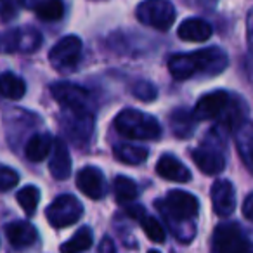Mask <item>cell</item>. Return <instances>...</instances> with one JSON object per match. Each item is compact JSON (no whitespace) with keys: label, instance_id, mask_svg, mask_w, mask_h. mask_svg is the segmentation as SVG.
Masks as SVG:
<instances>
[{"label":"cell","instance_id":"obj_1","mask_svg":"<svg viewBox=\"0 0 253 253\" xmlns=\"http://www.w3.org/2000/svg\"><path fill=\"white\" fill-rule=\"evenodd\" d=\"M158 208L179 241L189 243L196 236V225H193V220L200 211V201L194 194L173 189L167 193L163 203H158Z\"/></svg>","mask_w":253,"mask_h":253},{"label":"cell","instance_id":"obj_2","mask_svg":"<svg viewBox=\"0 0 253 253\" xmlns=\"http://www.w3.org/2000/svg\"><path fill=\"white\" fill-rule=\"evenodd\" d=\"M227 68V54L218 47H208L194 52L173 54L169 59V70L175 80H189L198 73L218 75Z\"/></svg>","mask_w":253,"mask_h":253},{"label":"cell","instance_id":"obj_3","mask_svg":"<svg viewBox=\"0 0 253 253\" xmlns=\"http://www.w3.org/2000/svg\"><path fill=\"white\" fill-rule=\"evenodd\" d=\"M113 123L118 134L126 139H134V141H156L162 135V126L158 120L153 115L134 108L120 111Z\"/></svg>","mask_w":253,"mask_h":253},{"label":"cell","instance_id":"obj_4","mask_svg":"<svg viewBox=\"0 0 253 253\" xmlns=\"http://www.w3.org/2000/svg\"><path fill=\"white\" fill-rule=\"evenodd\" d=\"M135 16L144 26L167 32L175 21V7L170 0H142L135 9Z\"/></svg>","mask_w":253,"mask_h":253},{"label":"cell","instance_id":"obj_5","mask_svg":"<svg viewBox=\"0 0 253 253\" xmlns=\"http://www.w3.org/2000/svg\"><path fill=\"white\" fill-rule=\"evenodd\" d=\"M84 215V205L73 194H61L47 207L45 217L54 229H64L77 224Z\"/></svg>","mask_w":253,"mask_h":253},{"label":"cell","instance_id":"obj_6","mask_svg":"<svg viewBox=\"0 0 253 253\" xmlns=\"http://www.w3.org/2000/svg\"><path fill=\"white\" fill-rule=\"evenodd\" d=\"M63 113L59 116L61 126L64 134L75 141V144H87L94 132V116L87 109H70L61 108Z\"/></svg>","mask_w":253,"mask_h":253},{"label":"cell","instance_id":"obj_7","mask_svg":"<svg viewBox=\"0 0 253 253\" xmlns=\"http://www.w3.org/2000/svg\"><path fill=\"white\" fill-rule=\"evenodd\" d=\"M82 56V40L77 35H66L50 49L49 61L54 70L68 73L77 68Z\"/></svg>","mask_w":253,"mask_h":253},{"label":"cell","instance_id":"obj_8","mask_svg":"<svg viewBox=\"0 0 253 253\" xmlns=\"http://www.w3.org/2000/svg\"><path fill=\"white\" fill-rule=\"evenodd\" d=\"M211 250L217 253H239L252 250V245L238 224H222L213 231Z\"/></svg>","mask_w":253,"mask_h":253},{"label":"cell","instance_id":"obj_9","mask_svg":"<svg viewBox=\"0 0 253 253\" xmlns=\"http://www.w3.org/2000/svg\"><path fill=\"white\" fill-rule=\"evenodd\" d=\"M4 52H35L42 45V35L32 26L9 30L2 39Z\"/></svg>","mask_w":253,"mask_h":253},{"label":"cell","instance_id":"obj_10","mask_svg":"<svg viewBox=\"0 0 253 253\" xmlns=\"http://www.w3.org/2000/svg\"><path fill=\"white\" fill-rule=\"evenodd\" d=\"M50 94L59 102L61 108L87 109V106H88V92L77 84L57 82V84L50 85Z\"/></svg>","mask_w":253,"mask_h":253},{"label":"cell","instance_id":"obj_11","mask_svg":"<svg viewBox=\"0 0 253 253\" xmlns=\"http://www.w3.org/2000/svg\"><path fill=\"white\" fill-rule=\"evenodd\" d=\"M229 94L225 90H213L205 94L203 97H200V101L196 102L193 109V115L198 122H205V120H211L220 116L225 109L229 108Z\"/></svg>","mask_w":253,"mask_h":253},{"label":"cell","instance_id":"obj_12","mask_svg":"<svg viewBox=\"0 0 253 253\" xmlns=\"http://www.w3.org/2000/svg\"><path fill=\"white\" fill-rule=\"evenodd\" d=\"M77 187L90 200H102L108 193L106 177L97 167H84L77 175Z\"/></svg>","mask_w":253,"mask_h":253},{"label":"cell","instance_id":"obj_13","mask_svg":"<svg viewBox=\"0 0 253 253\" xmlns=\"http://www.w3.org/2000/svg\"><path fill=\"white\" fill-rule=\"evenodd\" d=\"M194 165L207 175H215V173L222 172L225 169V158L213 144L203 142L201 146H198L193 153H191Z\"/></svg>","mask_w":253,"mask_h":253},{"label":"cell","instance_id":"obj_14","mask_svg":"<svg viewBox=\"0 0 253 253\" xmlns=\"http://www.w3.org/2000/svg\"><path fill=\"white\" fill-rule=\"evenodd\" d=\"M210 196L213 211L218 217H229L236 210V191L231 180L220 179L213 182Z\"/></svg>","mask_w":253,"mask_h":253},{"label":"cell","instance_id":"obj_15","mask_svg":"<svg viewBox=\"0 0 253 253\" xmlns=\"http://www.w3.org/2000/svg\"><path fill=\"white\" fill-rule=\"evenodd\" d=\"M236 149L241 158L243 165L253 173V122L250 120H241L236 125Z\"/></svg>","mask_w":253,"mask_h":253},{"label":"cell","instance_id":"obj_16","mask_svg":"<svg viewBox=\"0 0 253 253\" xmlns=\"http://www.w3.org/2000/svg\"><path fill=\"white\" fill-rule=\"evenodd\" d=\"M50 175L56 180H66L71 175V156L68 151V146L61 139H56L52 146L49 160Z\"/></svg>","mask_w":253,"mask_h":253},{"label":"cell","instance_id":"obj_17","mask_svg":"<svg viewBox=\"0 0 253 253\" xmlns=\"http://www.w3.org/2000/svg\"><path fill=\"white\" fill-rule=\"evenodd\" d=\"M156 173L160 177L172 182H189L191 180V172L182 162L175 158L172 155H163L162 158L156 162Z\"/></svg>","mask_w":253,"mask_h":253},{"label":"cell","instance_id":"obj_18","mask_svg":"<svg viewBox=\"0 0 253 253\" xmlns=\"http://www.w3.org/2000/svg\"><path fill=\"white\" fill-rule=\"evenodd\" d=\"M5 238L14 248H26L32 246L39 239L35 225H32L26 220H16L5 227Z\"/></svg>","mask_w":253,"mask_h":253},{"label":"cell","instance_id":"obj_19","mask_svg":"<svg viewBox=\"0 0 253 253\" xmlns=\"http://www.w3.org/2000/svg\"><path fill=\"white\" fill-rule=\"evenodd\" d=\"M177 37L184 42H207L211 37V26L200 18H187L180 23L177 30Z\"/></svg>","mask_w":253,"mask_h":253},{"label":"cell","instance_id":"obj_20","mask_svg":"<svg viewBox=\"0 0 253 253\" xmlns=\"http://www.w3.org/2000/svg\"><path fill=\"white\" fill-rule=\"evenodd\" d=\"M126 213L130 215L132 218H135V220L141 222V227L142 231H144V234L148 236L151 241L155 243H165V229H163V225L160 224L158 220H156L155 217H149V215H146V210L142 207H128L126 208Z\"/></svg>","mask_w":253,"mask_h":253},{"label":"cell","instance_id":"obj_21","mask_svg":"<svg viewBox=\"0 0 253 253\" xmlns=\"http://www.w3.org/2000/svg\"><path fill=\"white\" fill-rule=\"evenodd\" d=\"M196 122L193 111L186 108H177L170 115V128L179 139H189L196 132Z\"/></svg>","mask_w":253,"mask_h":253},{"label":"cell","instance_id":"obj_22","mask_svg":"<svg viewBox=\"0 0 253 253\" xmlns=\"http://www.w3.org/2000/svg\"><path fill=\"white\" fill-rule=\"evenodd\" d=\"M54 141L50 137V134L47 132H40V134H35L33 137H30V141L26 142L25 148V155L30 162L39 163L43 162V160L49 156V153L52 151Z\"/></svg>","mask_w":253,"mask_h":253},{"label":"cell","instance_id":"obj_23","mask_svg":"<svg viewBox=\"0 0 253 253\" xmlns=\"http://www.w3.org/2000/svg\"><path fill=\"white\" fill-rule=\"evenodd\" d=\"M115 151V156L118 162L126 163V165H139V163H144L146 158H148L149 151L142 146H135V144H116L113 148Z\"/></svg>","mask_w":253,"mask_h":253},{"label":"cell","instance_id":"obj_24","mask_svg":"<svg viewBox=\"0 0 253 253\" xmlns=\"http://www.w3.org/2000/svg\"><path fill=\"white\" fill-rule=\"evenodd\" d=\"M33 11L42 21H57L64 16L63 0H37Z\"/></svg>","mask_w":253,"mask_h":253},{"label":"cell","instance_id":"obj_25","mask_svg":"<svg viewBox=\"0 0 253 253\" xmlns=\"http://www.w3.org/2000/svg\"><path fill=\"white\" fill-rule=\"evenodd\" d=\"M113 191H115L116 201H118L120 205L130 203V201H134L139 194L137 184L125 175L115 177V180H113Z\"/></svg>","mask_w":253,"mask_h":253},{"label":"cell","instance_id":"obj_26","mask_svg":"<svg viewBox=\"0 0 253 253\" xmlns=\"http://www.w3.org/2000/svg\"><path fill=\"white\" fill-rule=\"evenodd\" d=\"M94 243V234H92L90 227H80L77 232L73 234V238L68 243L61 245V252L64 253H77V252H85L88 250Z\"/></svg>","mask_w":253,"mask_h":253},{"label":"cell","instance_id":"obj_27","mask_svg":"<svg viewBox=\"0 0 253 253\" xmlns=\"http://www.w3.org/2000/svg\"><path fill=\"white\" fill-rule=\"evenodd\" d=\"M0 84H2V95L12 99V101H18L26 94V84L23 82V78H19L18 75L11 73V71L2 73Z\"/></svg>","mask_w":253,"mask_h":253},{"label":"cell","instance_id":"obj_28","mask_svg":"<svg viewBox=\"0 0 253 253\" xmlns=\"http://www.w3.org/2000/svg\"><path fill=\"white\" fill-rule=\"evenodd\" d=\"M16 198H18L19 207L25 210V213L33 215L37 210V207H39L40 191H39V187H35V186H26V187H23L18 194H16Z\"/></svg>","mask_w":253,"mask_h":253},{"label":"cell","instance_id":"obj_29","mask_svg":"<svg viewBox=\"0 0 253 253\" xmlns=\"http://www.w3.org/2000/svg\"><path fill=\"white\" fill-rule=\"evenodd\" d=\"M132 94H134L137 99H141V101H144V102H151V101H155V99L158 97V90H156V87L148 80L135 82L134 87H132Z\"/></svg>","mask_w":253,"mask_h":253},{"label":"cell","instance_id":"obj_30","mask_svg":"<svg viewBox=\"0 0 253 253\" xmlns=\"http://www.w3.org/2000/svg\"><path fill=\"white\" fill-rule=\"evenodd\" d=\"M26 0H2V21L9 23L25 7Z\"/></svg>","mask_w":253,"mask_h":253},{"label":"cell","instance_id":"obj_31","mask_svg":"<svg viewBox=\"0 0 253 253\" xmlns=\"http://www.w3.org/2000/svg\"><path fill=\"white\" fill-rule=\"evenodd\" d=\"M18 180H19L18 172L12 170L11 167L4 165L2 169H0V189L4 191V193L9 189H12V187L18 184Z\"/></svg>","mask_w":253,"mask_h":253},{"label":"cell","instance_id":"obj_32","mask_svg":"<svg viewBox=\"0 0 253 253\" xmlns=\"http://www.w3.org/2000/svg\"><path fill=\"white\" fill-rule=\"evenodd\" d=\"M243 215H245L248 220L253 222V193H250L246 196L245 203H243Z\"/></svg>","mask_w":253,"mask_h":253},{"label":"cell","instance_id":"obj_33","mask_svg":"<svg viewBox=\"0 0 253 253\" xmlns=\"http://www.w3.org/2000/svg\"><path fill=\"white\" fill-rule=\"evenodd\" d=\"M248 43H250V49H252V52H253V9L248 14Z\"/></svg>","mask_w":253,"mask_h":253},{"label":"cell","instance_id":"obj_34","mask_svg":"<svg viewBox=\"0 0 253 253\" xmlns=\"http://www.w3.org/2000/svg\"><path fill=\"white\" fill-rule=\"evenodd\" d=\"M106 250H108V252H113V250H115V246H113V241L109 238H104L101 245H99V252H106Z\"/></svg>","mask_w":253,"mask_h":253},{"label":"cell","instance_id":"obj_35","mask_svg":"<svg viewBox=\"0 0 253 253\" xmlns=\"http://www.w3.org/2000/svg\"><path fill=\"white\" fill-rule=\"evenodd\" d=\"M200 4L207 9H213L218 4V0H200Z\"/></svg>","mask_w":253,"mask_h":253}]
</instances>
